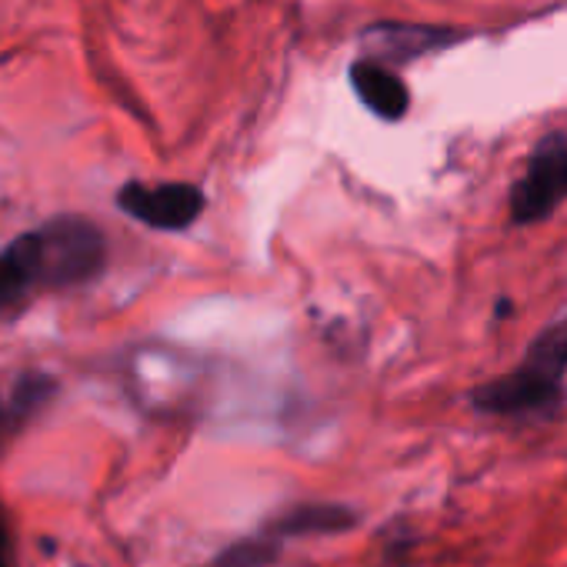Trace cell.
I'll use <instances>...</instances> for the list:
<instances>
[{
	"label": "cell",
	"instance_id": "3957f363",
	"mask_svg": "<svg viewBox=\"0 0 567 567\" xmlns=\"http://www.w3.org/2000/svg\"><path fill=\"white\" fill-rule=\"evenodd\" d=\"M567 200V134H547L511 190L514 224H537Z\"/></svg>",
	"mask_w": 567,
	"mask_h": 567
},
{
	"label": "cell",
	"instance_id": "7a4b0ae2",
	"mask_svg": "<svg viewBox=\"0 0 567 567\" xmlns=\"http://www.w3.org/2000/svg\"><path fill=\"white\" fill-rule=\"evenodd\" d=\"M564 371H567V318L544 328L511 374L474 388L471 404L484 414H507V417L547 411L560 401Z\"/></svg>",
	"mask_w": 567,
	"mask_h": 567
},
{
	"label": "cell",
	"instance_id": "5b68a950",
	"mask_svg": "<svg viewBox=\"0 0 567 567\" xmlns=\"http://www.w3.org/2000/svg\"><path fill=\"white\" fill-rule=\"evenodd\" d=\"M351 84H354L358 97L364 101V107H371L384 121H401L411 107V94H408L404 81L398 74L384 71L381 64L358 61L351 68Z\"/></svg>",
	"mask_w": 567,
	"mask_h": 567
},
{
	"label": "cell",
	"instance_id": "ba28073f",
	"mask_svg": "<svg viewBox=\"0 0 567 567\" xmlns=\"http://www.w3.org/2000/svg\"><path fill=\"white\" fill-rule=\"evenodd\" d=\"M28 298H31V291H28L21 270L14 267V260L4 250H0V315L18 311Z\"/></svg>",
	"mask_w": 567,
	"mask_h": 567
},
{
	"label": "cell",
	"instance_id": "6da1fadb",
	"mask_svg": "<svg viewBox=\"0 0 567 567\" xmlns=\"http://www.w3.org/2000/svg\"><path fill=\"white\" fill-rule=\"evenodd\" d=\"M4 254L21 270L31 295L64 291L101 277L107 264V240L101 227L84 217H54L31 234H21Z\"/></svg>",
	"mask_w": 567,
	"mask_h": 567
},
{
	"label": "cell",
	"instance_id": "277c9868",
	"mask_svg": "<svg viewBox=\"0 0 567 567\" xmlns=\"http://www.w3.org/2000/svg\"><path fill=\"white\" fill-rule=\"evenodd\" d=\"M117 204L134 220L154 230H184L204 214V194L194 184H124Z\"/></svg>",
	"mask_w": 567,
	"mask_h": 567
},
{
	"label": "cell",
	"instance_id": "52a82bcc",
	"mask_svg": "<svg viewBox=\"0 0 567 567\" xmlns=\"http://www.w3.org/2000/svg\"><path fill=\"white\" fill-rule=\"evenodd\" d=\"M280 550V540L270 534H257L247 540L230 544L224 554H217L207 567H267Z\"/></svg>",
	"mask_w": 567,
	"mask_h": 567
},
{
	"label": "cell",
	"instance_id": "9c48e42d",
	"mask_svg": "<svg viewBox=\"0 0 567 567\" xmlns=\"http://www.w3.org/2000/svg\"><path fill=\"white\" fill-rule=\"evenodd\" d=\"M14 537L4 524V517H0V567H14Z\"/></svg>",
	"mask_w": 567,
	"mask_h": 567
},
{
	"label": "cell",
	"instance_id": "30bf717a",
	"mask_svg": "<svg viewBox=\"0 0 567 567\" xmlns=\"http://www.w3.org/2000/svg\"><path fill=\"white\" fill-rule=\"evenodd\" d=\"M21 417L14 414V408H11V401H4V394H0V437H4L14 424H18Z\"/></svg>",
	"mask_w": 567,
	"mask_h": 567
},
{
	"label": "cell",
	"instance_id": "8992f818",
	"mask_svg": "<svg viewBox=\"0 0 567 567\" xmlns=\"http://www.w3.org/2000/svg\"><path fill=\"white\" fill-rule=\"evenodd\" d=\"M354 514L348 507L338 504H301L295 511H288L284 517H277L267 534L284 540V537H298V534H338L354 527Z\"/></svg>",
	"mask_w": 567,
	"mask_h": 567
}]
</instances>
